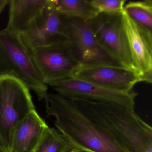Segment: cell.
Instances as JSON below:
<instances>
[{
	"instance_id": "cell-1",
	"label": "cell",
	"mask_w": 152,
	"mask_h": 152,
	"mask_svg": "<svg viewBox=\"0 0 152 152\" xmlns=\"http://www.w3.org/2000/svg\"><path fill=\"white\" fill-rule=\"evenodd\" d=\"M44 99L48 115L54 117L58 131L75 148L85 152H127L72 100L57 93H48Z\"/></svg>"
},
{
	"instance_id": "cell-2",
	"label": "cell",
	"mask_w": 152,
	"mask_h": 152,
	"mask_svg": "<svg viewBox=\"0 0 152 152\" xmlns=\"http://www.w3.org/2000/svg\"><path fill=\"white\" fill-rule=\"evenodd\" d=\"M127 152H152V128L134 109L108 103L70 99Z\"/></svg>"
},
{
	"instance_id": "cell-3",
	"label": "cell",
	"mask_w": 152,
	"mask_h": 152,
	"mask_svg": "<svg viewBox=\"0 0 152 152\" xmlns=\"http://www.w3.org/2000/svg\"><path fill=\"white\" fill-rule=\"evenodd\" d=\"M14 77L33 91L39 100L48 94L42 80L20 35L6 28L0 31V76Z\"/></svg>"
},
{
	"instance_id": "cell-4",
	"label": "cell",
	"mask_w": 152,
	"mask_h": 152,
	"mask_svg": "<svg viewBox=\"0 0 152 152\" xmlns=\"http://www.w3.org/2000/svg\"><path fill=\"white\" fill-rule=\"evenodd\" d=\"M30 90L20 81L0 76V143L7 149L12 129L35 110Z\"/></svg>"
},
{
	"instance_id": "cell-5",
	"label": "cell",
	"mask_w": 152,
	"mask_h": 152,
	"mask_svg": "<svg viewBox=\"0 0 152 152\" xmlns=\"http://www.w3.org/2000/svg\"><path fill=\"white\" fill-rule=\"evenodd\" d=\"M30 51L33 60L47 85L73 77L81 66L67 40L39 47Z\"/></svg>"
},
{
	"instance_id": "cell-6",
	"label": "cell",
	"mask_w": 152,
	"mask_h": 152,
	"mask_svg": "<svg viewBox=\"0 0 152 152\" xmlns=\"http://www.w3.org/2000/svg\"><path fill=\"white\" fill-rule=\"evenodd\" d=\"M122 13H100L88 22L96 39L102 48L122 66L135 70L124 29Z\"/></svg>"
},
{
	"instance_id": "cell-7",
	"label": "cell",
	"mask_w": 152,
	"mask_h": 152,
	"mask_svg": "<svg viewBox=\"0 0 152 152\" xmlns=\"http://www.w3.org/2000/svg\"><path fill=\"white\" fill-rule=\"evenodd\" d=\"M64 16L67 41L81 66L99 65L123 66L100 46L88 21Z\"/></svg>"
},
{
	"instance_id": "cell-8",
	"label": "cell",
	"mask_w": 152,
	"mask_h": 152,
	"mask_svg": "<svg viewBox=\"0 0 152 152\" xmlns=\"http://www.w3.org/2000/svg\"><path fill=\"white\" fill-rule=\"evenodd\" d=\"M62 96L99 103H108L134 109L137 93L116 91L72 77L49 84Z\"/></svg>"
},
{
	"instance_id": "cell-9",
	"label": "cell",
	"mask_w": 152,
	"mask_h": 152,
	"mask_svg": "<svg viewBox=\"0 0 152 152\" xmlns=\"http://www.w3.org/2000/svg\"><path fill=\"white\" fill-rule=\"evenodd\" d=\"M19 35L30 51L39 47L66 41L64 17L53 7L49 0L48 5L42 14Z\"/></svg>"
},
{
	"instance_id": "cell-10",
	"label": "cell",
	"mask_w": 152,
	"mask_h": 152,
	"mask_svg": "<svg viewBox=\"0 0 152 152\" xmlns=\"http://www.w3.org/2000/svg\"><path fill=\"white\" fill-rule=\"evenodd\" d=\"M73 77L116 91L129 92L141 82L137 71L121 66L99 65L82 66Z\"/></svg>"
},
{
	"instance_id": "cell-11",
	"label": "cell",
	"mask_w": 152,
	"mask_h": 152,
	"mask_svg": "<svg viewBox=\"0 0 152 152\" xmlns=\"http://www.w3.org/2000/svg\"><path fill=\"white\" fill-rule=\"evenodd\" d=\"M123 20L135 70L141 82L152 83V31L142 27L123 12Z\"/></svg>"
},
{
	"instance_id": "cell-12",
	"label": "cell",
	"mask_w": 152,
	"mask_h": 152,
	"mask_svg": "<svg viewBox=\"0 0 152 152\" xmlns=\"http://www.w3.org/2000/svg\"><path fill=\"white\" fill-rule=\"evenodd\" d=\"M48 127L36 110H32L16 124L10 136V152H33Z\"/></svg>"
},
{
	"instance_id": "cell-13",
	"label": "cell",
	"mask_w": 152,
	"mask_h": 152,
	"mask_svg": "<svg viewBox=\"0 0 152 152\" xmlns=\"http://www.w3.org/2000/svg\"><path fill=\"white\" fill-rule=\"evenodd\" d=\"M48 3L49 0L10 1L9 17L6 29L20 34L42 14Z\"/></svg>"
},
{
	"instance_id": "cell-14",
	"label": "cell",
	"mask_w": 152,
	"mask_h": 152,
	"mask_svg": "<svg viewBox=\"0 0 152 152\" xmlns=\"http://www.w3.org/2000/svg\"><path fill=\"white\" fill-rule=\"evenodd\" d=\"M50 2L57 12L69 18L89 21L98 14L88 0H50Z\"/></svg>"
},
{
	"instance_id": "cell-15",
	"label": "cell",
	"mask_w": 152,
	"mask_h": 152,
	"mask_svg": "<svg viewBox=\"0 0 152 152\" xmlns=\"http://www.w3.org/2000/svg\"><path fill=\"white\" fill-rule=\"evenodd\" d=\"M74 148L58 131L48 126L33 152H70Z\"/></svg>"
},
{
	"instance_id": "cell-16",
	"label": "cell",
	"mask_w": 152,
	"mask_h": 152,
	"mask_svg": "<svg viewBox=\"0 0 152 152\" xmlns=\"http://www.w3.org/2000/svg\"><path fill=\"white\" fill-rule=\"evenodd\" d=\"M124 12L142 27L152 31V1L126 2Z\"/></svg>"
},
{
	"instance_id": "cell-17",
	"label": "cell",
	"mask_w": 152,
	"mask_h": 152,
	"mask_svg": "<svg viewBox=\"0 0 152 152\" xmlns=\"http://www.w3.org/2000/svg\"><path fill=\"white\" fill-rule=\"evenodd\" d=\"M98 14H115L123 12L126 0H88Z\"/></svg>"
},
{
	"instance_id": "cell-18",
	"label": "cell",
	"mask_w": 152,
	"mask_h": 152,
	"mask_svg": "<svg viewBox=\"0 0 152 152\" xmlns=\"http://www.w3.org/2000/svg\"><path fill=\"white\" fill-rule=\"evenodd\" d=\"M9 0H0V14L4 10L6 7L9 5Z\"/></svg>"
},
{
	"instance_id": "cell-19",
	"label": "cell",
	"mask_w": 152,
	"mask_h": 152,
	"mask_svg": "<svg viewBox=\"0 0 152 152\" xmlns=\"http://www.w3.org/2000/svg\"><path fill=\"white\" fill-rule=\"evenodd\" d=\"M0 152H10L6 147L0 143Z\"/></svg>"
},
{
	"instance_id": "cell-20",
	"label": "cell",
	"mask_w": 152,
	"mask_h": 152,
	"mask_svg": "<svg viewBox=\"0 0 152 152\" xmlns=\"http://www.w3.org/2000/svg\"><path fill=\"white\" fill-rule=\"evenodd\" d=\"M78 150H78V149H77V148H73V149L72 150H71V151H70V152H77V151H78Z\"/></svg>"
},
{
	"instance_id": "cell-21",
	"label": "cell",
	"mask_w": 152,
	"mask_h": 152,
	"mask_svg": "<svg viewBox=\"0 0 152 152\" xmlns=\"http://www.w3.org/2000/svg\"><path fill=\"white\" fill-rule=\"evenodd\" d=\"M77 152H83V151H80V150H78V151H77Z\"/></svg>"
}]
</instances>
